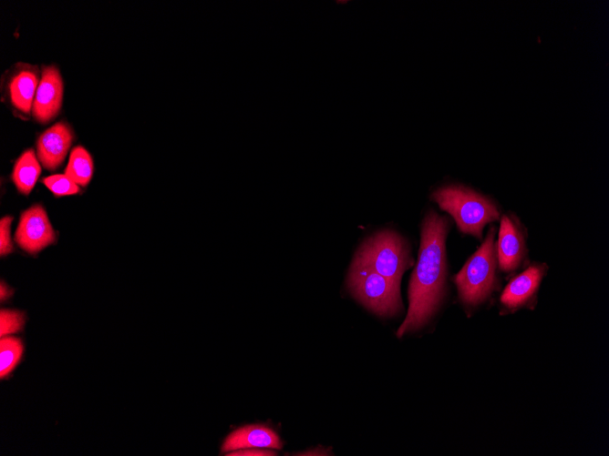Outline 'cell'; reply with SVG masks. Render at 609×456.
<instances>
[{
    "label": "cell",
    "instance_id": "obj_1",
    "mask_svg": "<svg viewBox=\"0 0 609 456\" xmlns=\"http://www.w3.org/2000/svg\"><path fill=\"white\" fill-rule=\"evenodd\" d=\"M449 221L430 210L423 218L416 267L408 287L409 306L397 336L424 327L439 308L446 290V238Z\"/></svg>",
    "mask_w": 609,
    "mask_h": 456
},
{
    "label": "cell",
    "instance_id": "obj_2",
    "mask_svg": "<svg viewBox=\"0 0 609 456\" xmlns=\"http://www.w3.org/2000/svg\"><path fill=\"white\" fill-rule=\"evenodd\" d=\"M431 199L452 216L462 233L478 238H481L487 224L500 218V211L492 200L462 186L439 187L432 193Z\"/></svg>",
    "mask_w": 609,
    "mask_h": 456
},
{
    "label": "cell",
    "instance_id": "obj_3",
    "mask_svg": "<svg viewBox=\"0 0 609 456\" xmlns=\"http://www.w3.org/2000/svg\"><path fill=\"white\" fill-rule=\"evenodd\" d=\"M496 228L490 227L478 250L467 260L455 276L459 297L469 307L483 303L497 286Z\"/></svg>",
    "mask_w": 609,
    "mask_h": 456
},
{
    "label": "cell",
    "instance_id": "obj_4",
    "mask_svg": "<svg viewBox=\"0 0 609 456\" xmlns=\"http://www.w3.org/2000/svg\"><path fill=\"white\" fill-rule=\"evenodd\" d=\"M347 287L358 301L379 316H394L403 310L400 287L356 256L349 270Z\"/></svg>",
    "mask_w": 609,
    "mask_h": 456
},
{
    "label": "cell",
    "instance_id": "obj_5",
    "mask_svg": "<svg viewBox=\"0 0 609 456\" xmlns=\"http://www.w3.org/2000/svg\"><path fill=\"white\" fill-rule=\"evenodd\" d=\"M356 256L397 287L405 270L413 264L408 241L390 229L367 238Z\"/></svg>",
    "mask_w": 609,
    "mask_h": 456
},
{
    "label": "cell",
    "instance_id": "obj_6",
    "mask_svg": "<svg viewBox=\"0 0 609 456\" xmlns=\"http://www.w3.org/2000/svg\"><path fill=\"white\" fill-rule=\"evenodd\" d=\"M39 81V70L34 65L16 63L5 72L2 81L3 97L18 117L27 118L32 113Z\"/></svg>",
    "mask_w": 609,
    "mask_h": 456
},
{
    "label": "cell",
    "instance_id": "obj_7",
    "mask_svg": "<svg viewBox=\"0 0 609 456\" xmlns=\"http://www.w3.org/2000/svg\"><path fill=\"white\" fill-rule=\"evenodd\" d=\"M498 236V265L503 272L511 273L527 258L525 230L514 216L504 215L501 219Z\"/></svg>",
    "mask_w": 609,
    "mask_h": 456
},
{
    "label": "cell",
    "instance_id": "obj_8",
    "mask_svg": "<svg viewBox=\"0 0 609 456\" xmlns=\"http://www.w3.org/2000/svg\"><path fill=\"white\" fill-rule=\"evenodd\" d=\"M55 238L53 228L41 206H33L21 215L15 240L24 250L36 253L52 244Z\"/></svg>",
    "mask_w": 609,
    "mask_h": 456
},
{
    "label": "cell",
    "instance_id": "obj_9",
    "mask_svg": "<svg viewBox=\"0 0 609 456\" xmlns=\"http://www.w3.org/2000/svg\"><path fill=\"white\" fill-rule=\"evenodd\" d=\"M63 99V81L55 66L43 67L35 96L32 114L40 123L52 120L59 112Z\"/></svg>",
    "mask_w": 609,
    "mask_h": 456
},
{
    "label": "cell",
    "instance_id": "obj_10",
    "mask_svg": "<svg viewBox=\"0 0 609 456\" xmlns=\"http://www.w3.org/2000/svg\"><path fill=\"white\" fill-rule=\"evenodd\" d=\"M545 273L546 264L528 267L506 286L501 296V305L508 310H515L530 303Z\"/></svg>",
    "mask_w": 609,
    "mask_h": 456
},
{
    "label": "cell",
    "instance_id": "obj_11",
    "mask_svg": "<svg viewBox=\"0 0 609 456\" xmlns=\"http://www.w3.org/2000/svg\"><path fill=\"white\" fill-rule=\"evenodd\" d=\"M73 139L72 131L65 122H58L43 132L36 144L37 157L48 170L58 167L65 159Z\"/></svg>",
    "mask_w": 609,
    "mask_h": 456
},
{
    "label": "cell",
    "instance_id": "obj_12",
    "mask_svg": "<svg viewBox=\"0 0 609 456\" xmlns=\"http://www.w3.org/2000/svg\"><path fill=\"white\" fill-rule=\"evenodd\" d=\"M283 443L278 434L270 427L253 424L237 429L230 433L222 446V452L244 449L280 450Z\"/></svg>",
    "mask_w": 609,
    "mask_h": 456
},
{
    "label": "cell",
    "instance_id": "obj_13",
    "mask_svg": "<svg viewBox=\"0 0 609 456\" xmlns=\"http://www.w3.org/2000/svg\"><path fill=\"white\" fill-rule=\"evenodd\" d=\"M41 167L32 149L25 151L15 162L12 178L19 192L28 195L33 189Z\"/></svg>",
    "mask_w": 609,
    "mask_h": 456
},
{
    "label": "cell",
    "instance_id": "obj_14",
    "mask_svg": "<svg viewBox=\"0 0 609 456\" xmlns=\"http://www.w3.org/2000/svg\"><path fill=\"white\" fill-rule=\"evenodd\" d=\"M93 173V161L82 147H76L69 157L65 174L80 186H87Z\"/></svg>",
    "mask_w": 609,
    "mask_h": 456
},
{
    "label": "cell",
    "instance_id": "obj_15",
    "mask_svg": "<svg viewBox=\"0 0 609 456\" xmlns=\"http://www.w3.org/2000/svg\"><path fill=\"white\" fill-rule=\"evenodd\" d=\"M24 346L20 339L5 336L0 339V377H7L17 366L23 355Z\"/></svg>",
    "mask_w": 609,
    "mask_h": 456
},
{
    "label": "cell",
    "instance_id": "obj_16",
    "mask_svg": "<svg viewBox=\"0 0 609 456\" xmlns=\"http://www.w3.org/2000/svg\"><path fill=\"white\" fill-rule=\"evenodd\" d=\"M43 183L57 197L74 195L79 191L77 184L66 174L46 177L43 179Z\"/></svg>",
    "mask_w": 609,
    "mask_h": 456
},
{
    "label": "cell",
    "instance_id": "obj_17",
    "mask_svg": "<svg viewBox=\"0 0 609 456\" xmlns=\"http://www.w3.org/2000/svg\"><path fill=\"white\" fill-rule=\"evenodd\" d=\"M25 323L23 313L15 310L1 309L0 312V337L9 336L20 331Z\"/></svg>",
    "mask_w": 609,
    "mask_h": 456
},
{
    "label": "cell",
    "instance_id": "obj_18",
    "mask_svg": "<svg viewBox=\"0 0 609 456\" xmlns=\"http://www.w3.org/2000/svg\"><path fill=\"white\" fill-rule=\"evenodd\" d=\"M11 217H5L0 222V254L1 256L7 255L13 250V246L10 238V224Z\"/></svg>",
    "mask_w": 609,
    "mask_h": 456
},
{
    "label": "cell",
    "instance_id": "obj_19",
    "mask_svg": "<svg viewBox=\"0 0 609 456\" xmlns=\"http://www.w3.org/2000/svg\"><path fill=\"white\" fill-rule=\"evenodd\" d=\"M228 455H248V456H270L276 455L274 451L268 449H244L229 452Z\"/></svg>",
    "mask_w": 609,
    "mask_h": 456
},
{
    "label": "cell",
    "instance_id": "obj_20",
    "mask_svg": "<svg viewBox=\"0 0 609 456\" xmlns=\"http://www.w3.org/2000/svg\"><path fill=\"white\" fill-rule=\"evenodd\" d=\"M10 295H11V290H9L6 286H4V284L1 283V300L8 298Z\"/></svg>",
    "mask_w": 609,
    "mask_h": 456
}]
</instances>
